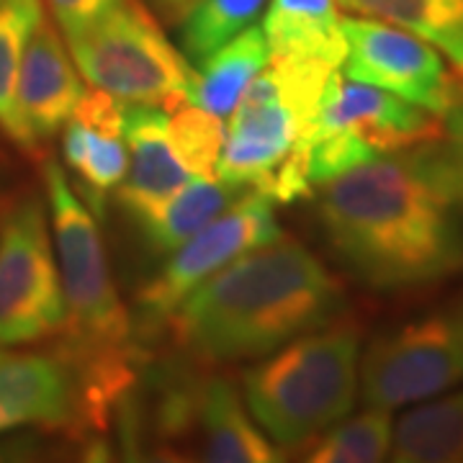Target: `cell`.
<instances>
[{
	"mask_svg": "<svg viewBox=\"0 0 463 463\" xmlns=\"http://www.w3.org/2000/svg\"><path fill=\"white\" fill-rule=\"evenodd\" d=\"M260 29L276 57L319 60L335 70L345 62L347 42L337 0H270Z\"/></svg>",
	"mask_w": 463,
	"mask_h": 463,
	"instance_id": "e0dca14e",
	"label": "cell"
},
{
	"mask_svg": "<svg viewBox=\"0 0 463 463\" xmlns=\"http://www.w3.org/2000/svg\"><path fill=\"white\" fill-rule=\"evenodd\" d=\"M394 417L389 410L368 407L355 417H343L304 448L301 458L312 463H376L389 458Z\"/></svg>",
	"mask_w": 463,
	"mask_h": 463,
	"instance_id": "603a6c76",
	"label": "cell"
},
{
	"mask_svg": "<svg viewBox=\"0 0 463 463\" xmlns=\"http://www.w3.org/2000/svg\"><path fill=\"white\" fill-rule=\"evenodd\" d=\"M142 3L147 5L155 16L160 18V24L178 26L183 21V16L191 11V5H194L196 0H142Z\"/></svg>",
	"mask_w": 463,
	"mask_h": 463,
	"instance_id": "83f0119b",
	"label": "cell"
},
{
	"mask_svg": "<svg viewBox=\"0 0 463 463\" xmlns=\"http://www.w3.org/2000/svg\"><path fill=\"white\" fill-rule=\"evenodd\" d=\"M309 129H345L376 157L397 155L443 137V116L399 99L376 85L332 72Z\"/></svg>",
	"mask_w": 463,
	"mask_h": 463,
	"instance_id": "7c38bea8",
	"label": "cell"
},
{
	"mask_svg": "<svg viewBox=\"0 0 463 463\" xmlns=\"http://www.w3.org/2000/svg\"><path fill=\"white\" fill-rule=\"evenodd\" d=\"M343 32L350 80L376 85L438 116L461 96L458 75L448 72L443 54L422 36L368 16L343 18Z\"/></svg>",
	"mask_w": 463,
	"mask_h": 463,
	"instance_id": "8fae6325",
	"label": "cell"
},
{
	"mask_svg": "<svg viewBox=\"0 0 463 463\" xmlns=\"http://www.w3.org/2000/svg\"><path fill=\"white\" fill-rule=\"evenodd\" d=\"M389 456L399 463H463V389L402 414Z\"/></svg>",
	"mask_w": 463,
	"mask_h": 463,
	"instance_id": "ffe728a7",
	"label": "cell"
},
{
	"mask_svg": "<svg viewBox=\"0 0 463 463\" xmlns=\"http://www.w3.org/2000/svg\"><path fill=\"white\" fill-rule=\"evenodd\" d=\"M149 399L137 438L160 458L209 463L281 461L276 446L250 414L242 392L212 365L167 364L152 368Z\"/></svg>",
	"mask_w": 463,
	"mask_h": 463,
	"instance_id": "5b68a950",
	"label": "cell"
},
{
	"mask_svg": "<svg viewBox=\"0 0 463 463\" xmlns=\"http://www.w3.org/2000/svg\"><path fill=\"white\" fill-rule=\"evenodd\" d=\"M268 60L270 50L263 29L250 26L199 62V70L191 75L188 100L222 118L230 116Z\"/></svg>",
	"mask_w": 463,
	"mask_h": 463,
	"instance_id": "d6986e66",
	"label": "cell"
},
{
	"mask_svg": "<svg viewBox=\"0 0 463 463\" xmlns=\"http://www.w3.org/2000/svg\"><path fill=\"white\" fill-rule=\"evenodd\" d=\"M358 317L307 332L242 373V397L263 432L286 450H304L353 412L361 397Z\"/></svg>",
	"mask_w": 463,
	"mask_h": 463,
	"instance_id": "277c9868",
	"label": "cell"
},
{
	"mask_svg": "<svg viewBox=\"0 0 463 463\" xmlns=\"http://www.w3.org/2000/svg\"><path fill=\"white\" fill-rule=\"evenodd\" d=\"M42 18V0H0V134L24 152H29V142L18 116V72Z\"/></svg>",
	"mask_w": 463,
	"mask_h": 463,
	"instance_id": "7402d4cb",
	"label": "cell"
},
{
	"mask_svg": "<svg viewBox=\"0 0 463 463\" xmlns=\"http://www.w3.org/2000/svg\"><path fill=\"white\" fill-rule=\"evenodd\" d=\"M21 428L83 432V392L75 365L54 353H3L0 435Z\"/></svg>",
	"mask_w": 463,
	"mask_h": 463,
	"instance_id": "4fadbf2b",
	"label": "cell"
},
{
	"mask_svg": "<svg viewBox=\"0 0 463 463\" xmlns=\"http://www.w3.org/2000/svg\"><path fill=\"white\" fill-rule=\"evenodd\" d=\"M62 157L75 191L93 214H103L106 196L118 188L129 170L124 106L106 90H85L62 129Z\"/></svg>",
	"mask_w": 463,
	"mask_h": 463,
	"instance_id": "9a60e30c",
	"label": "cell"
},
{
	"mask_svg": "<svg viewBox=\"0 0 463 463\" xmlns=\"http://www.w3.org/2000/svg\"><path fill=\"white\" fill-rule=\"evenodd\" d=\"M456 75H458V72H456ZM458 80H461V88H463V75H458Z\"/></svg>",
	"mask_w": 463,
	"mask_h": 463,
	"instance_id": "f546056e",
	"label": "cell"
},
{
	"mask_svg": "<svg viewBox=\"0 0 463 463\" xmlns=\"http://www.w3.org/2000/svg\"><path fill=\"white\" fill-rule=\"evenodd\" d=\"M250 188L216 181V178H194L165 201L149 206L129 219L139 232L145 248L155 255H170L183 242H188L216 216L232 209Z\"/></svg>",
	"mask_w": 463,
	"mask_h": 463,
	"instance_id": "ac0fdd59",
	"label": "cell"
},
{
	"mask_svg": "<svg viewBox=\"0 0 463 463\" xmlns=\"http://www.w3.org/2000/svg\"><path fill=\"white\" fill-rule=\"evenodd\" d=\"M270 0H196L178 24L181 52L191 65L203 62L222 44L263 16Z\"/></svg>",
	"mask_w": 463,
	"mask_h": 463,
	"instance_id": "cb8c5ba5",
	"label": "cell"
},
{
	"mask_svg": "<svg viewBox=\"0 0 463 463\" xmlns=\"http://www.w3.org/2000/svg\"><path fill=\"white\" fill-rule=\"evenodd\" d=\"M44 199L65 291L60 353L75 365L83 397L116 410L137 389L145 361L132 312L116 291L99 222L57 160H44Z\"/></svg>",
	"mask_w": 463,
	"mask_h": 463,
	"instance_id": "3957f363",
	"label": "cell"
},
{
	"mask_svg": "<svg viewBox=\"0 0 463 463\" xmlns=\"http://www.w3.org/2000/svg\"><path fill=\"white\" fill-rule=\"evenodd\" d=\"M85 83L118 103L165 106L188 99L194 67L170 44L142 0H118L90 32L67 44Z\"/></svg>",
	"mask_w": 463,
	"mask_h": 463,
	"instance_id": "52a82bcc",
	"label": "cell"
},
{
	"mask_svg": "<svg viewBox=\"0 0 463 463\" xmlns=\"http://www.w3.org/2000/svg\"><path fill=\"white\" fill-rule=\"evenodd\" d=\"M443 147L463 183V90L443 114Z\"/></svg>",
	"mask_w": 463,
	"mask_h": 463,
	"instance_id": "4316f807",
	"label": "cell"
},
{
	"mask_svg": "<svg viewBox=\"0 0 463 463\" xmlns=\"http://www.w3.org/2000/svg\"><path fill=\"white\" fill-rule=\"evenodd\" d=\"M65 319L47 199L24 191L0 219V347L47 343Z\"/></svg>",
	"mask_w": 463,
	"mask_h": 463,
	"instance_id": "ba28073f",
	"label": "cell"
},
{
	"mask_svg": "<svg viewBox=\"0 0 463 463\" xmlns=\"http://www.w3.org/2000/svg\"><path fill=\"white\" fill-rule=\"evenodd\" d=\"M340 279L309 248L279 237L234 258L170 317L173 343L203 365L260 361L345 315Z\"/></svg>",
	"mask_w": 463,
	"mask_h": 463,
	"instance_id": "7a4b0ae2",
	"label": "cell"
},
{
	"mask_svg": "<svg viewBox=\"0 0 463 463\" xmlns=\"http://www.w3.org/2000/svg\"><path fill=\"white\" fill-rule=\"evenodd\" d=\"M124 139L132 163L127 170V181L116 188V203L127 216L165 201L185 183L194 181L170 145L167 111L163 106H124Z\"/></svg>",
	"mask_w": 463,
	"mask_h": 463,
	"instance_id": "2e32d148",
	"label": "cell"
},
{
	"mask_svg": "<svg viewBox=\"0 0 463 463\" xmlns=\"http://www.w3.org/2000/svg\"><path fill=\"white\" fill-rule=\"evenodd\" d=\"M83 93V75L70 54L65 36L52 21L42 18L24 52L16 88L18 116L29 152L42 149L65 129Z\"/></svg>",
	"mask_w": 463,
	"mask_h": 463,
	"instance_id": "5bb4252c",
	"label": "cell"
},
{
	"mask_svg": "<svg viewBox=\"0 0 463 463\" xmlns=\"http://www.w3.org/2000/svg\"><path fill=\"white\" fill-rule=\"evenodd\" d=\"M163 109L167 111L170 145L183 167L194 178H216V167L227 139L222 116L201 109L188 99L170 100Z\"/></svg>",
	"mask_w": 463,
	"mask_h": 463,
	"instance_id": "d4e9b609",
	"label": "cell"
},
{
	"mask_svg": "<svg viewBox=\"0 0 463 463\" xmlns=\"http://www.w3.org/2000/svg\"><path fill=\"white\" fill-rule=\"evenodd\" d=\"M463 383V304L438 307L379 332L361 353V399L389 410Z\"/></svg>",
	"mask_w": 463,
	"mask_h": 463,
	"instance_id": "9c48e42d",
	"label": "cell"
},
{
	"mask_svg": "<svg viewBox=\"0 0 463 463\" xmlns=\"http://www.w3.org/2000/svg\"><path fill=\"white\" fill-rule=\"evenodd\" d=\"M116 3L118 0H47L54 26L65 36L67 44L90 32Z\"/></svg>",
	"mask_w": 463,
	"mask_h": 463,
	"instance_id": "484cf974",
	"label": "cell"
},
{
	"mask_svg": "<svg viewBox=\"0 0 463 463\" xmlns=\"http://www.w3.org/2000/svg\"><path fill=\"white\" fill-rule=\"evenodd\" d=\"M332 72L337 70L319 60L270 54L230 114L216 178L265 194L309 132Z\"/></svg>",
	"mask_w": 463,
	"mask_h": 463,
	"instance_id": "8992f818",
	"label": "cell"
},
{
	"mask_svg": "<svg viewBox=\"0 0 463 463\" xmlns=\"http://www.w3.org/2000/svg\"><path fill=\"white\" fill-rule=\"evenodd\" d=\"M337 5L422 36L463 75V0H337Z\"/></svg>",
	"mask_w": 463,
	"mask_h": 463,
	"instance_id": "44dd1931",
	"label": "cell"
},
{
	"mask_svg": "<svg viewBox=\"0 0 463 463\" xmlns=\"http://www.w3.org/2000/svg\"><path fill=\"white\" fill-rule=\"evenodd\" d=\"M281 234L273 199L250 188L232 209L209 222L181 248L173 250L160 270L147 283H142L132 309L137 340H149L165 330L170 317L178 312L183 301L216 270L245 255L248 250L279 240Z\"/></svg>",
	"mask_w": 463,
	"mask_h": 463,
	"instance_id": "30bf717a",
	"label": "cell"
},
{
	"mask_svg": "<svg viewBox=\"0 0 463 463\" xmlns=\"http://www.w3.org/2000/svg\"><path fill=\"white\" fill-rule=\"evenodd\" d=\"M5 214V203H3V191H0V219Z\"/></svg>",
	"mask_w": 463,
	"mask_h": 463,
	"instance_id": "f1b7e54d",
	"label": "cell"
},
{
	"mask_svg": "<svg viewBox=\"0 0 463 463\" xmlns=\"http://www.w3.org/2000/svg\"><path fill=\"white\" fill-rule=\"evenodd\" d=\"M317 214L335 258L371 291H420L463 268V183L443 137L319 185Z\"/></svg>",
	"mask_w": 463,
	"mask_h": 463,
	"instance_id": "6da1fadb",
	"label": "cell"
}]
</instances>
